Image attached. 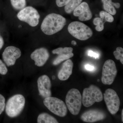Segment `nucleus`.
Here are the masks:
<instances>
[{
  "instance_id": "f257e3e1",
  "label": "nucleus",
  "mask_w": 123,
  "mask_h": 123,
  "mask_svg": "<svg viewBox=\"0 0 123 123\" xmlns=\"http://www.w3.org/2000/svg\"><path fill=\"white\" fill-rule=\"evenodd\" d=\"M66 22V18L61 15L55 13L50 14L43 21L41 30L47 35H52L61 30Z\"/></svg>"
},
{
  "instance_id": "f03ea898",
  "label": "nucleus",
  "mask_w": 123,
  "mask_h": 123,
  "mask_svg": "<svg viewBox=\"0 0 123 123\" xmlns=\"http://www.w3.org/2000/svg\"><path fill=\"white\" fill-rule=\"evenodd\" d=\"M25 100L23 95L16 94L8 100L5 106L6 112L7 115L11 118L19 115L23 110Z\"/></svg>"
},
{
  "instance_id": "7ed1b4c3",
  "label": "nucleus",
  "mask_w": 123,
  "mask_h": 123,
  "mask_svg": "<svg viewBox=\"0 0 123 123\" xmlns=\"http://www.w3.org/2000/svg\"><path fill=\"white\" fill-rule=\"evenodd\" d=\"M68 30L71 35L79 40H86L93 35L92 30L87 25L80 22H71L69 25Z\"/></svg>"
},
{
  "instance_id": "20e7f679",
  "label": "nucleus",
  "mask_w": 123,
  "mask_h": 123,
  "mask_svg": "<svg viewBox=\"0 0 123 123\" xmlns=\"http://www.w3.org/2000/svg\"><path fill=\"white\" fill-rule=\"evenodd\" d=\"M65 102L70 113L74 115H78L82 103V97L80 91L76 89L69 91L66 95Z\"/></svg>"
},
{
  "instance_id": "39448f33",
  "label": "nucleus",
  "mask_w": 123,
  "mask_h": 123,
  "mask_svg": "<svg viewBox=\"0 0 123 123\" xmlns=\"http://www.w3.org/2000/svg\"><path fill=\"white\" fill-rule=\"evenodd\" d=\"M103 97L101 90L96 86L92 85L83 91L82 103L86 107H89L95 102L102 101Z\"/></svg>"
},
{
  "instance_id": "423d86ee",
  "label": "nucleus",
  "mask_w": 123,
  "mask_h": 123,
  "mask_svg": "<svg viewBox=\"0 0 123 123\" xmlns=\"http://www.w3.org/2000/svg\"><path fill=\"white\" fill-rule=\"evenodd\" d=\"M43 103L50 111L58 116L64 117L67 115V106L61 99L55 97H48L44 98Z\"/></svg>"
},
{
  "instance_id": "0eeeda50",
  "label": "nucleus",
  "mask_w": 123,
  "mask_h": 123,
  "mask_svg": "<svg viewBox=\"0 0 123 123\" xmlns=\"http://www.w3.org/2000/svg\"><path fill=\"white\" fill-rule=\"evenodd\" d=\"M17 16L20 21L26 23L31 27L37 25L40 18L37 10L31 6L25 7L21 10Z\"/></svg>"
},
{
  "instance_id": "6e6552de",
  "label": "nucleus",
  "mask_w": 123,
  "mask_h": 123,
  "mask_svg": "<svg viewBox=\"0 0 123 123\" xmlns=\"http://www.w3.org/2000/svg\"><path fill=\"white\" fill-rule=\"evenodd\" d=\"M117 72L114 62L111 60L106 61L103 67L102 76L103 84L108 85L112 84L116 77Z\"/></svg>"
},
{
  "instance_id": "1a4fd4ad",
  "label": "nucleus",
  "mask_w": 123,
  "mask_h": 123,
  "mask_svg": "<svg viewBox=\"0 0 123 123\" xmlns=\"http://www.w3.org/2000/svg\"><path fill=\"white\" fill-rule=\"evenodd\" d=\"M104 101L108 110L112 115L115 114L118 111L120 100L116 92L111 89H108L104 94Z\"/></svg>"
},
{
  "instance_id": "9d476101",
  "label": "nucleus",
  "mask_w": 123,
  "mask_h": 123,
  "mask_svg": "<svg viewBox=\"0 0 123 123\" xmlns=\"http://www.w3.org/2000/svg\"><path fill=\"white\" fill-rule=\"evenodd\" d=\"M21 52L19 48L10 46L5 48L2 54L3 60L8 66L15 64L16 60L20 57Z\"/></svg>"
},
{
  "instance_id": "9b49d317",
  "label": "nucleus",
  "mask_w": 123,
  "mask_h": 123,
  "mask_svg": "<svg viewBox=\"0 0 123 123\" xmlns=\"http://www.w3.org/2000/svg\"><path fill=\"white\" fill-rule=\"evenodd\" d=\"M37 84L40 95L44 98L51 97V84L48 76L43 75L40 77L37 80Z\"/></svg>"
},
{
  "instance_id": "f8f14e48",
  "label": "nucleus",
  "mask_w": 123,
  "mask_h": 123,
  "mask_svg": "<svg viewBox=\"0 0 123 123\" xmlns=\"http://www.w3.org/2000/svg\"><path fill=\"white\" fill-rule=\"evenodd\" d=\"M49 52L47 49L41 48L36 49L31 53V57L35 61L36 66L41 67L44 65L49 57Z\"/></svg>"
},
{
  "instance_id": "ddd939ff",
  "label": "nucleus",
  "mask_w": 123,
  "mask_h": 123,
  "mask_svg": "<svg viewBox=\"0 0 123 123\" xmlns=\"http://www.w3.org/2000/svg\"><path fill=\"white\" fill-rule=\"evenodd\" d=\"M105 114L103 111L97 109L87 111L82 115V121L88 123H93L102 120L105 118Z\"/></svg>"
},
{
  "instance_id": "4468645a",
  "label": "nucleus",
  "mask_w": 123,
  "mask_h": 123,
  "mask_svg": "<svg viewBox=\"0 0 123 123\" xmlns=\"http://www.w3.org/2000/svg\"><path fill=\"white\" fill-rule=\"evenodd\" d=\"M73 51V49L71 47H60L53 50L52 53L58 55L53 61V65H58L62 62L73 57L74 55Z\"/></svg>"
},
{
  "instance_id": "2eb2a0df",
  "label": "nucleus",
  "mask_w": 123,
  "mask_h": 123,
  "mask_svg": "<svg viewBox=\"0 0 123 123\" xmlns=\"http://www.w3.org/2000/svg\"><path fill=\"white\" fill-rule=\"evenodd\" d=\"M73 12L74 15L78 17V19L81 21H88L92 17V13L89 5L86 2H81Z\"/></svg>"
},
{
  "instance_id": "dca6fc26",
  "label": "nucleus",
  "mask_w": 123,
  "mask_h": 123,
  "mask_svg": "<svg viewBox=\"0 0 123 123\" xmlns=\"http://www.w3.org/2000/svg\"><path fill=\"white\" fill-rule=\"evenodd\" d=\"M73 67V63L71 60L68 59L65 62L58 73L59 79L62 81L66 80L68 79L72 74Z\"/></svg>"
},
{
  "instance_id": "f3484780",
  "label": "nucleus",
  "mask_w": 123,
  "mask_h": 123,
  "mask_svg": "<svg viewBox=\"0 0 123 123\" xmlns=\"http://www.w3.org/2000/svg\"><path fill=\"white\" fill-rule=\"evenodd\" d=\"M102 1L103 3L104 9L112 15H115L116 13L114 6L117 9L119 8L120 7V3L112 2L111 0H102Z\"/></svg>"
},
{
  "instance_id": "a211bd4d",
  "label": "nucleus",
  "mask_w": 123,
  "mask_h": 123,
  "mask_svg": "<svg viewBox=\"0 0 123 123\" xmlns=\"http://www.w3.org/2000/svg\"><path fill=\"white\" fill-rule=\"evenodd\" d=\"M38 123H58V121L53 116L47 113L40 114L38 116Z\"/></svg>"
},
{
  "instance_id": "6ab92c4d",
  "label": "nucleus",
  "mask_w": 123,
  "mask_h": 123,
  "mask_svg": "<svg viewBox=\"0 0 123 123\" xmlns=\"http://www.w3.org/2000/svg\"><path fill=\"white\" fill-rule=\"evenodd\" d=\"M82 0H70L65 6V11L66 13L70 14L81 3Z\"/></svg>"
},
{
  "instance_id": "aec40b11",
  "label": "nucleus",
  "mask_w": 123,
  "mask_h": 123,
  "mask_svg": "<svg viewBox=\"0 0 123 123\" xmlns=\"http://www.w3.org/2000/svg\"><path fill=\"white\" fill-rule=\"evenodd\" d=\"M10 1L14 8L17 10L22 9L26 6V0H10Z\"/></svg>"
},
{
  "instance_id": "412c9836",
  "label": "nucleus",
  "mask_w": 123,
  "mask_h": 123,
  "mask_svg": "<svg viewBox=\"0 0 123 123\" xmlns=\"http://www.w3.org/2000/svg\"><path fill=\"white\" fill-rule=\"evenodd\" d=\"M114 55L116 59L120 60V62L123 64V49L121 47H118L116 48V51H114Z\"/></svg>"
},
{
  "instance_id": "4be33fe9",
  "label": "nucleus",
  "mask_w": 123,
  "mask_h": 123,
  "mask_svg": "<svg viewBox=\"0 0 123 123\" xmlns=\"http://www.w3.org/2000/svg\"><path fill=\"white\" fill-rule=\"evenodd\" d=\"M5 106V99L3 95L0 94V115L4 111Z\"/></svg>"
},
{
  "instance_id": "5701e85b",
  "label": "nucleus",
  "mask_w": 123,
  "mask_h": 123,
  "mask_svg": "<svg viewBox=\"0 0 123 123\" xmlns=\"http://www.w3.org/2000/svg\"><path fill=\"white\" fill-rule=\"evenodd\" d=\"M8 69L5 64L0 59V74L1 75H5L7 74Z\"/></svg>"
},
{
  "instance_id": "b1692460",
  "label": "nucleus",
  "mask_w": 123,
  "mask_h": 123,
  "mask_svg": "<svg viewBox=\"0 0 123 123\" xmlns=\"http://www.w3.org/2000/svg\"><path fill=\"white\" fill-rule=\"evenodd\" d=\"M70 0H56V3L58 7H62L65 6Z\"/></svg>"
},
{
  "instance_id": "393cba45",
  "label": "nucleus",
  "mask_w": 123,
  "mask_h": 123,
  "mask_svg": "<svg viewBox=\"0 0 123 123\" xmlns=\"http://www.w3.org/2000/svg\"><path fill=\"white\" fill-rule=\"evenodd\" d=\"M104 20L101 18H95L94 19L93 23L95 25H104L105 22Z\"/></svg>"
},
{
  "instance_id": "a878e982",
  "label": "nucleus",
  "mask_w": 123,
  "mask_h": 123,
  "mask_svg": "<svg viewBox=\"0 0 123 123\" xmlns=\"http://www.w3.org/2000/svg\"><path fill=\"white\" fill-rule=\"evenodd\" d=\"M104 20L105 22L111 23L114 21V18L112 17V15L107 12L106 11L105 14Z\"/></svg>"
},
{
  "instance_id": "bb28decb",
  "label": "nucleus",
  "mask_w": 123,
  "mask_h": 123,
  "mask_svg": "<svg viewBox=\"0 0 123 123\" xmlns=\"http://www.w3.org/2000/svg\"><path fill=\"white\" fill-rule=\"evenodd\" d=\"M88 54L89 56L94 57L96 59H98L99 57V55L98 53L94 52L93 51L90 50L88 51Z\"/></svg>"
},
{
  "instance_id": "cd10ccee",
  "label": "nucleus",
  "mask_w": 123,
  "mask_h": 123,
  "mask_svg": "<svg viewBox=\"0 0 123 123\" xmlns=\"http://www.w3.org/2000/svg\"><path fill=\"white\" fill-rule=\"evenodd\" d=\"M85 68L86 70L89 71H93L95 69V68L93 65L87 64L85 65Z\"/></svg>"
},
{
  "instance_id": "c85d7f7f",
  "label": "nucleus",
  "mask_w": 123,
  "mask_h": 123,
  "mask_svg": "<svg viewBox=\"0 0 123 123\" xmlns=\"http://www.w3.org/2000/svg\"><path fill=\"white\" fill-rule=\"evenodd\" d=\"M104 29V25H98L96 26L95 27V30L97 31H101L103 30Z\"/></svg>"
},
{
  "instance_id": "c756f323",
  "label": "nucleus",
  "mask_w": 123,
  "mask_h": 123,
  "mask_svg": "<svg viewBox=\"0 0 123 123\" xmlns=\"http://www.w3.org/2000/svg\"><path fill=\"white\" fill-rule=\"evenodd\" d=\"M4 40L3 38L1 37V36L0 35V50L4 46Z\"/></svg>"
},
{
  "instance_id": "7c9ffc66",
  "label": "nucleus",
  "mask_w": 123,
  "mask_h": 123,
  "mask_svg": "<svg viewBox=\"0 0 123 123\" xmlns=\"http://www.w3.org/2000/svg\"><path fill=\"white\" fill-rule=\"evenodd\" d=\"M72 44L73 45H74V46H75V45L76 44V42H75V41L73 40V41H72Z\"/></svg>"
},
{
  "instance_id": "2f4dec72",
  "label": "nucleus",
  "mask_w": 123,
  "mask_h": 123,
  "mask_svg": "<svg viewBox=\"0 0 123 123\" xmlns=\"http://www.w3.org/2000/svg\"><path fill=\"white\" fill-rule=\"evenodd\" d=\"M121 119H122V121H123V110H122V112H121Z\"/></svg>"
},
{
  "instance_id": "473e14b6",
  "label": "nucleus",
  "mask_w": 123,
  "mask_h": 123,
  "mask_svg": "<svg viewBox=\"0 0 123 123\" xmlns=\"http://www.w3.org/2000/svg\"><path fill=\"white\" fill-rule=\"evenodd\" d=\"M52 79H53V80H55V76H52Z\"/></svg>"
},
{
  "instance_id": "72a5a7b5",
  "label": "nucleus",
  "mask_w": 123,
  "mask_h": 123,
  "mask_svg": "<svg viewBox=\"0 0 123 123\" xmlns=\"http://www.w3.org/2000/svg\"><path fill=\"white\" fill-rule=\"evenodd\" d=\"M99 79H98V81L99 82Z\"/></svg>"
}]
</instances>
